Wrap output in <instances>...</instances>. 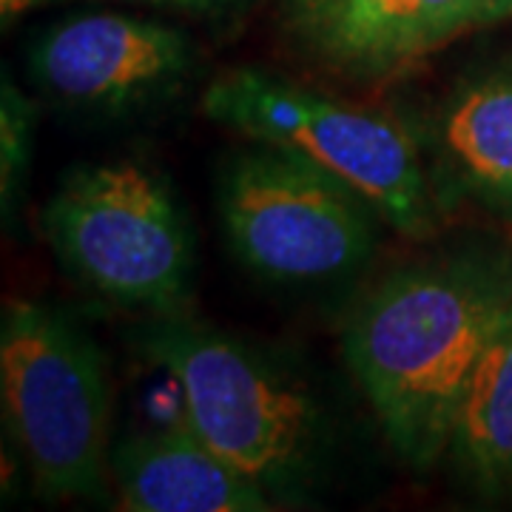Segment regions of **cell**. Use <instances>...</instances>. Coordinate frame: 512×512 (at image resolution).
I'll use <instances>...</instances> for the list:
<instances>
[{
  "label": "cell",
  "mask_w": 512,
  "mask_h": 512,
  "mask_svg": "<svg viewBox=\"0 0 512 512\" xmlns=\"http://www.w3.org/2000/svg\"><path fill=\"white\" fill-rule=\"evenodd\" d=\"M512 308V254L464 245L393 268L350 308L342 356L413 473L447 456L458 404Z\"/></svg>",
  "instance_id": "obj_1"
},
{
  "label": "cell",
  "mask_w": 512,
  "mask_h": 512,
  "mask_svg": "<svg viewBox=\"0 0 512 512\" xmlns=\"http://www.w3.org/2000/svg\"><path fill=\"white\" fill-rule=\"evenodd\" d=\"M128 342L165 370L183 421L282 507H308L325 484L336 424L322 393L274 350L185 313L143 316Z\"/></svg>",
  "instance_id": "obj_2"
},
{
  "label": "cell",
  "mask_w": 512,
  "mask_h": 512,
  "mask_svg": "<svg viewBox=\"0 0 512 512\" xmlns=\"http://www.w3.org/2000/svg\"><path fill=\"white\" fill-rule=\"evenodd\" d=\"M0 402L46 501H111L109 362L72 313L12 302L0 322Z\"/></svg>",
  "instance_id": "obj_3"
},
{
  "label": "cell",
  "mask_w": 512,
  "mask_h": 512,
  "mask_svg": "<svg viewBox=\"0 0 512 512\" xmlns=\"http://www.w3.org/2000/svg\"><path fill=\"white\" fill-rule=\"evenodd\" d=\"M40 231L66 274L97 299L137 316L188 311L194 239L183 202L154 165H77L43 205Z\"/></svg>",
  "instance_id": "obj_4"
},
{
  "label": "cell",
  "mask_w": 512,
  "mask_h": 512,
  "mask_svg": "<svg viewBox=\"0 0 512 512\" xmlns=\"http://www.w3.org/2000/svg\"><path fill=\"white\" fill-rule=\"evenodd\" d=\"M202 111L254 143L285 148L319 165L402 237L436 234L441 211L419 140L382 111L322 97L256 66H237L211 80Z\"/></svg>",
  "instance_id": "obj_5"
},
{
  "label": "cell",
  "mask_w": 512,
  "mask_h": 512,
  "mask_svg": "<svg viewBox=\"0 0 512 512\" xmlns=\"http://www.w3.org/2000/svg\"><path fill=\"white\" fill-rule=\"evenodd\" d=\"M231 254L274 285H336L365 271L382 217L353 188L285 148L231 151L214 180Z\"/></svg>",
  "instance_id": "obj_6"
},
{
  "label": "cell",
  "mask_w": 512,
  "mask_h": 512,
  "mask_svg": "<svg viewBox=\"0 0 512 512\" xmlns=\"http://www.w3.org/2000/svg\"><path fill=\"white\" fill-rule=\"evenodd\" d=\"M512 0H279L282 40L302 63L350 86H382L481 26Z\"/></svg>",
  "instance_id": "obj_7"
},
{
  "label": "cell",
  "mask_w": 512,
  "mask_h": 512,
  "mask_svg": "<svg viewBox=\"0 0 512 512\" xmlns=\"http://www.w3.org/2000/svg\"><path fill=\"white\" fill-rule=\"evenodd\" d=\"M37 89L97 117H123L168 103L197 72L188 32L157 20L97 12L57 20L26 55Z\"/></svg>",
  "instance_id": "obj_8"
},
{
  "label": "cell",
  "mask_w": 512,
  "mask_h": 512,
  "mask_svg": "<svg viewBox=\"0 0 512 512\" xmlns=\"http://www.w3.org/2000/svg\"><path fill=\"white\" fill-rule=\"evenodd\" d=\"M436 205L512 222V55L458 77L419 143Z\"/></svg>",
  "instance_id": "obj_9"
},
{
  "label": "cell",
  "mask_w": 512,
  "mask_h": 512,
  "mask_svg": "<svg viewBox=\"0 0 512 512\" xmlns=\"http://www.w3.org/2000/svg\"><path fill=\"white\" fill-rule=\"evenodd\" d=\"M111 498L128 512H271L274 498L188 427H160L111 447Z\"/></svg>",
  "instance_id": "obj_10"
},
{
  "label": "cell",
  "mask_w": 512,
  "mask_h": 512,
  "mask_svg": "<svg viewBox=\"0 0 512 512\" xmlns=\"http://www.w3.org/2000/svg\"><path fill=\"white\" fill-rule=\"evenodd\" d=\"M444 458L478 498H512V308L467 382Z\"/></svg>",
  "instance_id": "obj_11"
},
{
  "label": "cell",
  "mask_w": 512,
  "mask_h": 512,
  "mask_svg": "<svg viewBox=\"0 0 512 512\" xmlns=\"http://www.w3.org/2000/svg\"><path fill=\"white\" fill-rule=\"evenodd\" d=\"M37 109L9 72L0 77V211L3 225L18 222L29 168L35 160Z\"/></svg>",
  "instance_id": "obj_12"
},
{
  "label": "cell",
  "mask_w": 512,
  "mask_h": 512,
  "mask_svg": "<svg viewBox=\"0 0 512 512\" xmlns=\"http://www.w3.org/2000/svg\"><path fill=\"white\" fill-rule=\"evenodd\" d=\"M137 3L174 9V12H183V15H191V18L225 20L245 12L254 0H137Z\"/></svg>",
  "instance_id": "obj_13"
},
{
  "label": "cell",
  "mask_w": 512,
  "mask_h": 512,
  "mask_svg": "<svg viewBox=\"0 0 512 512\" xmlns=\"http://www.w3.org/2000/svg\"><path fill=\"white\" fill-rule=\"evenodd\" d=\"M52 0H0V20H3V29H9L15 20H20L26 12L40 9Z\"/></svg>",
  "instance_id": "obj_14"
}]
</instances>
